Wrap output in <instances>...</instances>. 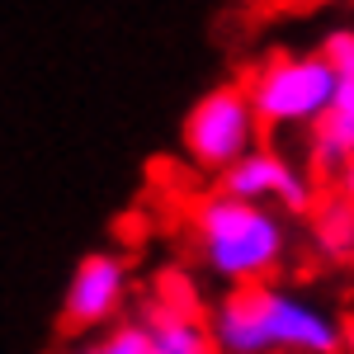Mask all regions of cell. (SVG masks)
<instances>
[{"label": "cell", "instance_id": "cell-2", "mask_svg": "<svg viewBox=\"0 0 354 354\" xmlns=\"http://www.w3.org/2000/svg\"><path fill=\"white\" fill-rule=\"evenodd\" d=\"M189 245L203 274L232 288H250V283H274V274L288 265L293 232L270 208L213 189L189 208Z\"/></svg>", "mask_w": 354, "mask_h": 354}, {"label": "cell", "instance_id": "cell-5", "mask_svg": "<svg viewBox=\"0 0 354 354\" xmlns=\"http://www.w3.org/2000/svg\"><path fill=\"white\" fill-rule=\"evenodd\" d=\"M222 194L241 198V203H255V208H288V213H312L317 203V175L298 165L293 156H279V151H250L245 161H236L227 175H218Z\"/></svg>", "mask_w": 354, "mask_h": 354}, {"label": "cell", "instance_id": "cell-1", "mask_svg": "<svg viewBox=\"0 0 354 354\" xmlns=\"http://www.w3.org/2000/svg\"><path fill=\"white\" fill-rule=\"evenodd\" d=\"M340 322L307 293L250 283L213 302L208 335L218 354H340Z\"/></svg>", "mask_w": 354, "mask_h": 354}, {"label": "cell", "instance_id": "cell-10", "mask_svg": "<svg viewBox=\"0 0 354 354\" xmlns=\"http://www.w3.org/2000/svg\"><path fill=\"white\" fill-rule=\"evenodd\" d=\"M76 354H147V345H142V330H137V322H128V326H109L100 340L81 345Z\"/></svg>", "mask_w": 354, "mask_h": 354}, {"label": "cell", "instance_id": "cell-4", "mask_svg": "<svg viewBox=\"0 0 354 354\" xmlns=\"http://www.w3.org/2000/svg\"><path fill=\"white\" fill-rule=\"evenodd\" d=\"M260 118L250 109L241 85H218L208 90L185 118V156L208 175H227L236 161L260 151Z\"/></svg>", "mask_w": 354, "mask_h": 354}, {"label": "cell", "instance_id": "cell-11", "mask_svg": "<svg viewBox=\"0 0 354 354\" xmlns=\"http://www.w3.org/2000/svg\"><path fill=\"white\" fill-rule=\"evenodd\" d=\"M322 57L335 71V81H354V28H330L322 43Z\"/></svg>", "mask_w": 354, "mask_h": 354}, {"label": "cell", "instance_id": "cell-13", "mask_svg": "<svg viewBox=\"0 0 354 354\" xmlns=\"http://www.w3.org/2000/svg\"><path fill=\"white\" fill-rule=\"evenodd\" d=\"M340 354H354V317L340 322Z\"/></svg>", "mask_w": 354, "mask_h": 354}, {"label": "cell", "instance_id": "cell-7", "mask_svg": "<svg viewBox=\"0 0 354 354\" xmlns=\"http://www.w3.org/2000/svg\"><path fill=\"white\" fill-rule=\"evenodd\" d=\"M133 288L128 260L113 250H90L81 265L71 270L66 298H62V326L66 330H100L109 326L113 317L123 312Z\"/></svg>", "mask_w": 354, "mask_h": 354}, {"label": "cell", "instance_id": "cell-12", "mask_svg": "<svg viewBox=\"0 0 354 354\" xmlns=\"http://www.w3.org/2000/svg\"><path fill=\"white\" fill-rule=\"evenodd\" d=\"M335 194H340L345 203H354V161L340 165V175H335Z\"/></svg>", "mask_w": 354, "mask_h": 354}, {"label": "cell", "instance_id": "cell-6", "mask_svg": "<svg viewBox=\"0 0 354 354\" xmlns=\"http://www.w3.org/2000/svg\"><path fill=\"white\" fill-rule=\"evenodd\" d=\"M137 330H142L147 354H218L208 335V312L189 293L185 274H161V288L142 307Z\"/></svg>", "mask_w": 354, "mask_h": 354}, {"label": "cell", "instance_id": "cell-9", "mask_svg": "<svg viewBox=\"0 0 354 354\" xmlns=\"http://www.w3.org/2000/svg\"><path fill=\"white\" fill-rule=\"evenodd\" d=\"M312 245L317 255L330 265H350L354 260V203H345L340 194H317L312 203Z\"/></svg>", "mask_w": 354, "mask_h": 354}, {"label": "cell", "instance_id": "cell-3", "mask_svg": "<svg viewBox=\"0 0 354 354\" xmlns=\"http://www.w3.org/2000/svg\"><path fill=\"white\" fill-rule=\"evenodd\" d=\"M241 90L260 128H317L335 100V71L322 53H270Z\"/></svg>", "mask_w": 354, "mask_h": 354}, {"label": "cell", "instance_id": "cell-8", "mask_svg": "<svg viewBox=\"0 0 354 354\" xmlns=\"http://www.w3.org/2000/svg\"><path fill=\"white\" fill-rule=\"evenodd\" d=\"M312 175H340V165L354 161V81H335L326 118L312 128Z\"/></svg>", "mask_w": 354, "mask_h": 354}]
</instances>
